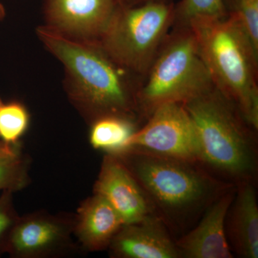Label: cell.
Masks as SVG:
<instances>
[{
  "mask_svg": "<svg viewBox=\"0 0 258 258\" xmlns=\"http://www.w3.org/2000/svg\"><path fill=\"white\" fill-rule=\"evenodd\" d=\"M37 36L62 64L70 103L88 125L107 116L140 120L137 93L144 80L117 63L98 42L74 40L45 25Z\"/></svg>",
  "mask_w": 258,
  "mask_h": 258,
  "instance_id": "1",
  "label": "cell"
},
{
  "mask_svg": "<svg viewBox=\"0 0 258 258\" xmlns=\"http://www.w3.org/2000/svg\"><path fill=\"white\" fill-rule=\"evenodd\" d=\"M189 28L214 86L237 105L257 131L258 52L247 35L228 16L195 20Z\"/></svg>",
  "mask_w": 258,
  "mask_h": 258,
  "instance_id": "2",
  "label": "cell"
},
{
  "mask_svg": "<svg viewBox=\"0 0 258 258\" xmlns=\"http://www.w3.org/2000/svg\"><path fill=\"white\" fill-rule=\"evenodd\" d=\"M183 105L196 129L200 161L239 182L251 180L257 165L256 130L237 105L215 86Z\"/></svg>",
  "mask_w": 258,
  "mask_h": 258,
  "instance_id": "3",
  "label": "cell"
},
{
  "mask_svg": "<svg viewBox=\"0 0 258 258\" xmlns=\"http://www.w3.org/2000/svg\"><path fill=\"white\" fill-rule=\"evenodd\" d=\"M118 157L149 200L169 218H184L208 208L230 186L200 170L194 162L134 151Z\"/></svg>",
  "mask_w": 258,
  "mask_h": 258,
  "instance_id": "4",
  "label": "cell"
},
{
  "mask_svg": "<svg viewBox=\"0 0 258 258\" xmlns=\"http://www.w3.org/2000/svg\"><path fill=\"white\" fill-rule=\"evenodd\" d=\"M213 82L190 28H171L137 93L141 118L169 102L184 103Z\"/></svg>",
  "mask_w": 258,
  "mask_h": 258,
  "instance_id": "5",
  "label": "cell"
},
{
  "mask_svg": "<svg viewBox=\"0 0 258 258\" xmlns=\"http://www.w3.org/2000/svg\"><path fill=\"white\" fill-rule=\"evenodd\" d=\"M174 4L118 5L98 42L117 63L144 80L172 28Z\"/></svg>",
  "mask_w": 258,
  "mask_h": 258,
  "instance_id": "6",
  "label": "cell"
},
{
  "mask_svg": "<svg viewBox=\"0 0 258 258\" xmlns=\"http://www.w3.org/2000/svg\"><path fill=\"white\" fill-rule=\"evenodd\" d=\"M131 151L189 162L200 161L196 129L184 105L169 102L155 108L147 123L131 139Z\"/></svg>",
  "mask_w": 258,
  "mask_h": 258,
  "instance_id": "7",
  "label": "cell"
},
{
  "mask_svg": "<svg viewBox=\"0 0 258 258\" xmlns=\"http://www.w3.org/2000/svg\"><path fill=\"white\" fill-rule=\"evenodd\" d=\"M74 214L39 211L19 217L6 254L12 258H61L77 253Z\"/></svg>",
  "mask_w": 258,
  "mask_h": 258,
  "instance_id": "8",
  "label": "cell"
},
{
  "mask_svg": "<svg viewBox=\"0 0 258 258\" xmlns=\"http://www.w3.org/2000/svg\"><path fill=\"white\" fill-rule=\"evenodd\" d=\"M117 7L115 0H44L45 25L69 38L98 42Z\"/></svg>",
  "mask_w": 258,
  "mask_h": 258,
  "instance_id": "9",
  "label": "cell"
},
{
  "mask_svg": "<svg viewBox=\"0 0 258 258\" xmlns=\"http://www.w3.org/2000/svg\"><path fill=\"white\" fill-rule=\"evenodd\" d=\"M93 194L107 200L126 224L135 223L152 213L143 189L119 158L106 154L93 185Z\"/></svg>",
  "mask_w": 258,
  "mask_h": 258,
  "instance_id": "10",
  "label": "cell"
},
{
  "mask_svg": "<svg viewBox=\"0 0 258 258\" xmlns=\"http://www.w3.org/2000/svg\"><path fill=\"white\" fill-rule=\"evenodd\" d=\"M107 249L113 258L180 257L164 222L152 213L141 221L123 225Z\"/></svg>",
  "mask_w": 258,
  "mask_h": 258,
  "instance_id": "11",
  "label": "cell"
},
{
  "mask_svg": "<svg viewBox=\"0 0 258 258\" xmlns=\"http://www.w3.org/2000/svg\"><path fill=\"white\" fill-rule=\"evenodd\" d=\"M226 191L208 207L201 221L176 242L180 257L232 258L226 235L227 215L234 200Z\"/></svg>",
  "mask_w": 258,
  "mask_h": 258,
  "instance_id": "12",
  "label": "cell"
},
{
  "mask_svg": "<svg viewBox=\"0 0 258 258\" xmlns=\"http://www.w3.org/2000/svg\"><path fill=\"white\" fill-rule=\"evenodd\" d=\"M74 218L75 239L88 252L108 249L114 236L125 225L110 203L96 194L83 200Z\"/></svg>",
  "mask_w": 258,
  "mask_h": 258,
  "instance_id": "13",
  "label": "cell"
},
{
  "mask_svg": "<svg viewBox=\"0 0 258 258\" xmlns=\"http://www.w3.org/2000/svg\"><path fill=\"white\" fill-rule=\"evenodd\" d=\"M251 180L241 181L230 211V234L237 253L258 257V208Z\"/></svg>",
  "mask_w": 258,
  "mask_h": 258,
  "instance_id": "14",
  "label": "cell"
},
{
  "mask_svg": "<svg viewBox=\"0 0 258 258\" xmlns=\"http://www.w3.org/2000/svg\"><path fill=\"white\" fill-rule=\"evenodd\" d=\"M139 122L116 115L100 118L90 125V144L93 149L106 154L123 155L129 151V143L139 129Z\"/></svg>",
  "mask_w": 258,
  "mask_h": 258,
  "instance_id": "15",
  "label": "cell"
},
{
  "mask_svg": "<svg viewBox=\"0 0 258 258\" xmlns=\"http://www.w3.org/2000/svg\"><path fill=\"white\" fill-rule=\"evenodd\" d=\"M30 158L23 151L21 142L6 144L0 141V193L18 192L28 186Z\"/></svg>",
  "mask_w": 258,
  "mask_h": 258,
  "instance_id": "16",
  "label": "cell"
},
{
  "mask_svg": "<svg viewBox=\"0 0 258 258\" xmlns=\"http://www.w3.org/2000/svg\"><path fill=\"white\" fill-rule=\"evenodd\" d=\"M226 16L222 0H180L174 4L171 28H189L195 20Z\"/></svg>",
  "mask_w": 258,
  "mask_h": 258,
  "instance_id": "17",
  "label": "cell"
},
{
  "mask_svg": "<svg viewBox=\"0 0 258 258\" xmlns=\"http://www.w3.org/2000/svg\"><path fill=\"white\" fill-rule=\"evenodd\" d=\"M30 114L26 107L18 101L0 104V140L17 144L28 130Z\"/></svg>",
  "mask_w": 258,
  "mask_h": 258,
  "instance_id": "18",
  "label": "cell"
},
{
  "mask_svg": "<svg viewBox=\"0 0 258 258\" xmlns=\"http://www.w3.org/2000/svg\"><path fill=\"white\" fill-rule=\"evenodd\" d=\"M13 195L14 193L10 191L0 193V257L6 254L12 230L20 217Z\"/></svg>",
  "mask_w": 258,
  "mask_h": 258,
  "instance_id": "19",
  "label": "cell"
},
{
  "mask_svg": "<svg viewBox=\"0 0 258 258\" xmlns=\"http://www.w3.org/2000/svg\"><path fill=\"white\" fill-rule=\"evenodd\" d=\"M118 6L132 8L149 3H175V0H115Z\"/></svg>",
  "mask_w": 258,
  "mask_h": 258,
  "instance_id": "20",
  "label": "cell"
},
{
  "mask_svg": "<svg viewBox=\"0 0 258 258\" xmlns=\"http://www.w3.org/2000/svg\"><path fill=\"white\" fill-rule=\"evenodd\" d=\"M5 15H6V11H5V8L4 5L0 3V22L3 20L5 18Z\"/></svg>",
  "mask_w": 258,
  "mask_h": 258,
  "instance_id": "21",
  "label": "cell"
},
{
  "mask_svg": "<svg viewBox=\"0 0 258 258\" xmlns=\"http://www.w3.org/2000/svg\"><path fill=\"white\" fill-rule=\"evenodd\" d=\"M3 101H2L1 98H0V104H1L2 103H3ZM1 141V140H0Z\"/></svg>",
  "mask_w": 258,
  "mask_h": 258,
  "instance_id": "22",
  "label": "cell"
}]
</instances>
